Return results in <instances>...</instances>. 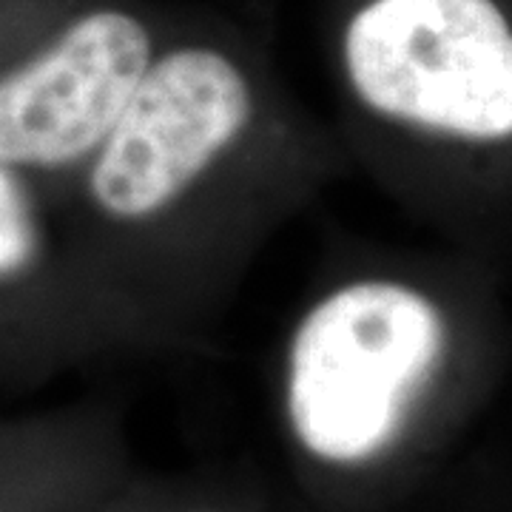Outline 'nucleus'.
Listing matches in <instances>:
<instances>
[{"mask_svg":"<svg viewBox=\"0 0 512 512\" xmlns=\"http://www.w3.org/2000/svg\"><path fill=\"white\" fill-rule=\"evenodd\" d=\"M40 231L18 171L0 163V288L15 285L35 268Z\"/></svg>","mask_w":512,"mask_h":512,"instance_id":"5","label":"nucleus"},{"mask_svg":"<svg viewBox=\"0 0 512 512\" xmlns=\"http://www.w3.org/2000/svg\"><path fill=\"white\" fill-rule=\"evenodd\" d=\"M251 111L245 77L220 52L180 49L148 63L97 148L92 197L117 220L163 211L245 131Z\"/></svg>","mask_w":512,"mask_h":512,"instance_id":"3","label":"nucleus"},{"mask_svg":"<svg viewBox=\"0 0 512 512\" xmlns=\"http://www.w3.org/2000/svg\"><path fill=\"white\" fill-rule=\"evenodd\" d=\"M365 106L461 140L512 134V32L493 0H373L345 35Z\"/></svg>","mask_w":512,"mask_h":512,"instance_id":"2","label":"nucleus"},{"mask_svg":"<svg viewBox=\"0 0 512 512\" xmlns=\"http://www.w3.org/2000/svg\"><path fill=\"white\" fill-rule=\"evenodd\" d=\"M444 348L439 308L399 282H353L296 330L288 362L293 430L313 456L362 461L396 436Z\"/></svg>","mask_w":512,"mask_h":512,"instance_id":"1","label":"nucleus"},{"mask_svg":"<svg viewBox=\"0 0 512 512\" xmlns=\"http://www.w3.org/2000/svg\"><path fill=\"white\" fill-rule=\"evenodd\" d=\"M151 63L143 23L94 12L0 74V163L57 168L97 151Z\"/></svg>","mask_w":512,"mask_h":512,"instance_id":"4","label":"nucleus"}]
</instances>
